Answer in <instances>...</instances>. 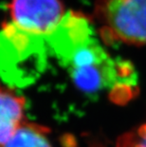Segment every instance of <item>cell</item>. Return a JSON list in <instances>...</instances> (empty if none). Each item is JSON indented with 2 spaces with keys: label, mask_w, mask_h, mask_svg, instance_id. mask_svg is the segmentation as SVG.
Returning <instances> with one entry per match:
<instances>
[{
  "label": "cell",
  "mask_w": 146,
  "mask_h": 147,
  "mask_svg": "<svg viewBox=\"0 0 146 147\" xmlns=\"http://www.w3.org/2000/svg\"><path fill=\"white\" fill-rule=\"evenodd\" d=\"M51 56L46 37L19 29L11 22L0 32V75L12 86H26L43 73Z\"/></svg>",
  "instance_id": "7a4b0ae2"
},
{
  "label": "cell",
  "mask_w": 146,
  "mask_h": 147,
  "mask_svg": "<svg viewBox=\"0 0 146 147\" xmlns=\"http://www.w3.org/2000/svg\"><path fill=\"white\" fill-rule=\"evenodd\" d=\"M63 67L75 86L88 94L108 91L120 101L130 97L136 87L134 67L112 57L96 36L77 49Z\"/></svg>",
  "instance_id": "6da1fadb"
},
{
  "label": "cell",
  "mask_w": 146,
  "mask_h": 147,
  "mask_svg": "<svg viewBox=\"0 0 146 147\" xmlns=\"http://www.w3.org/2000/svg\"><path fill=\"white\" fill-rule=\"evenodd\" d=\"M0 147H52L48 128L32 123H25L13 136Z\"/></svg>",
  "instance_id": "52a82bcc"
},
{
  "label": "cell",
  "mask_w": 146,
  "mask_h": 147,
  "mask_svg": "<svg viewBox=\"0 0 146 147\" xmlns=\"http://www.w3.org/2000/svg\"><path fill=\"white\" fill-rule=\"evenodd\" d=\"M91 21L85 15L66 12L56 30L46 38L51 56L64 65L77 49L95 37Z\"/></svg>",
  "instance_id": "5b68a950"
},
{
  "label": "cell",
  "mask_w": 146,
  "mask_h": 147,
  "mask_svg": "<svg viewBox=\"0 0 146 147\" xmlns=\"http://www.w3.org/2000/svg\"><path fill=\"white\" fill-rule=\"evenodd\" d=\"M11 22L27 32L48 37L66 12L60 0H11Z\"/></svg>",
  "instance_id": "277c9868"
},
{
  "label": "cell",
  "mask_w": 146,
  "mask_h": 147,
  "mask_svg": "<svg viewBox=\"0 0 146 147\" xmlns=\"http://www.w3.org/2000/svg\"><path fill=\"white\" fill-rule=\"evenodd\" d=\"M94 16L107 41L146 45V0H97Z\"/></svg>",
  "instance_id": "3957f363"
},
{
  "label": "cell",
  "mask_w": 146,
  "mask_h": 147,
  "mask_svg": "<svg viewBox=\"0 0 146 147\" xmlns=\"http://www.w3.org/2000/svg\"><path fill=\"white\" fill-rule=\"evenodd\" d=\"M116 147H146V123L120 137Z\"/></svg>",
  "instance_id": "ba28073f"
},
{
  "label": "cell",
  "mask_w": 146,
  "mask_h": 147,
  "mask_svg": "<svg viewBox=\"0 0 146 147\" xmlns=\"http://www.w3.org/2000/svg\"><path fill=\"white\" fill-rule=\"evenodd\" d=\"M24 110L22 96L0 87V145L8 142L25 123Z\"/></svg>",
  "instance_id": "8992f818"
}]
</instances>
